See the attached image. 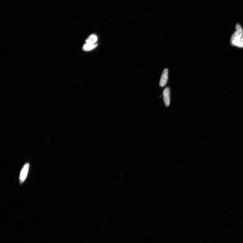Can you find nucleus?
Segmentation results:
<instances>
[{
	"label": "nucleus",
	"instance_id": "obj_3",
	"mask_svg": "<svg viewBox=\"0 0 243 243\" xmlns=\"http://www.w3.org/2000/svg\"><path fill=\"white\" fill-rule=\"evenodd\" d=\"M168 78V70L167 69L164 70L160 79L159 85L162 87H163L167 83Z\"/></svg>",
	"mask_w": 243,
	"mask_h": 243
},
{
	"label": "nucleus",
	"instance_id": "obj_7",
	"mask_svg": "<svg viewBox=\"0 0 243 243\" xmlns=\"http://www.w3.org/2000/svg\"><path fill=\"white\" fill-rule=\"evenodd\" d=\"M241 41H242V42L243 43V34L242 36V37Z\"/></svg>",
	"mask_w": 243,
	"mask_h": 243
},
{
	"label": "nucleus",
	"instance_id": "obj_6",
	"mask_svg": "<svg viewBox=\"0 0 243 243\" xmlns=\"http://www.w3.org/2000/svg\"><path fill=\"white\" fill-rule=\"evenodd\" d=\"M97 46V44H96V43L94 44H87V43H86V44L84 45L83 49L84 51H90L95 48Z\"/></svg>",
	"mask_w": 243,
	"mask_h": 243
},
{
	"label": "nucleus",
	"instance_id": "obj_1",
	"mask_svg": "<svg viewBox=\"0 0 243 243\" xmlns=\"http://www.w3.org/2000/svg\"><path fill=\"white\" fill-rule=\"evenodd\" d=\"M236 31L232 35L231 38V43L233 46L243 48V43L241 41L242 37L243 34L242 29L239 24H236Z\"/></svg>",
	"mask_w": 243,
	"mask_h": 243
},
{
	"label": "nucleus",
	"instance_id": "obj_5",
	"mask_svg": "<svg viewBox=\"0 0 243 243\" xmlns=\"http://www.w3.org/2000/svg\"><path fill=\"white\" fill-rule=\"evenodd\" d=\"M97 37L95 35H90L86 40L87 44H94L97 40Z\"/></svg>",
	"mask_w": 243,
	"mask_h": 243
},
{
	"label": "nucleus",
	"instance_id": "obj_4",
	"mask_svg": "<svg viewBox=\"0 0 243 243\" xmlns=\"http://www.w3.org/2000/svg\"><path fill=\"white\" fill-rule=\"evenodd\" d=\"M164 100L166 107L169 106L170 104V90L169 88L167 87L165 88L163 93Z\"/></svg>",
	"mask_w": 243,
	"mask_h": 243
},
{
	"label": "nucleus",
	"instance_id": "obj_2",
	"mask_svg": "<svg viewBox=\"0 0 243 243\" xmlns=\"http://www.w3.org/2000/svg\"><path fill=\"white\" fill-rule=\"evenodd\" d=\"M30 164L28 163H26L20 172L19 180L20 184H22L26 179L27 176L28 174L29 168Z\"/></svg>",
	"mask_w": 243,
	"mask_h": 243
}]
</instances>
